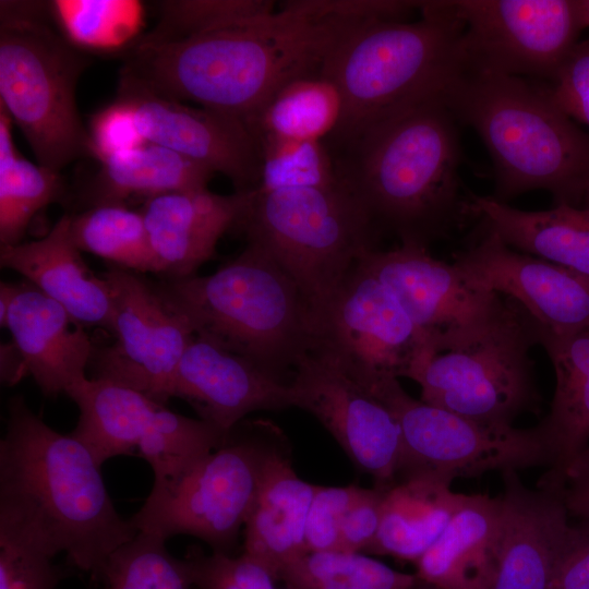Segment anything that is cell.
<instances>
[{"label": "cell", "mask_w": 589, "mask_h": 589, "mask_svg": "<svg viewBox=\"0 0 589 589\" xmlns=\"http://www.w3.org/2000/svg\"><path fill=\"white\" fill-rule=\"evenodd\" d=\"M536 318L507 297L503 312L472 336L420 360L408 378L421 400L478 423L509 428L521 413L537 412L541 397L530 349Z\"/></svg>", "instance_id": "cell-9"}, {"label": "cell", "mask_w": 589, "mask_h": 589, "mask_svg": "<svg viewBox=\"0 0 589 589\" xmlns=\"http://www.w3.org/2000/svg\"><path fill=\"white\" fill-rule=\"evenodd\" d=\"M387 490L360 488L341 526L339 551L363 553L371 545L380 528Z\"/></svg>", "instance_id": "cell-45"}, {"label": "cell", "mask_w": 589, "mask_h": 589, "mask_svg": "<svg viewBox=\"0 0 589 589\" xmlns=\"http://www.w3.org/2000/svg\"><path fill=\"white\" fill-rule=\"evenodd\" d=\"M279 578L294 589H411L416 574L401 573L360 552H309Z\"/></svg>", "instance_id": "cell-33"}, {"label": "cell", "mask_w": 589, "mask_h": 589, "mask_svg": "<svg viewBox=\"0 0 589 589\" xmlns=\"http://www.w3.org/2000/svg\"><path fill=\"white\" fill-rule=\"evenodd\" d=\"M183 314L195 336L241 354L291 382L299 361L317 341L308 301L263 248L248 242L232 261L207 276L155 283Z\"/></svg>", "instance_id": "cell-6"}, {"label": "cell", "mask_w": 589, "mask_h": 589, "mask_svg": "<svg viewBox=\"0 0 589 589\" xmlns=\"http://www.w3.org/2000/svg\"><path fill=\"white\" fill-rule=\"evenodd\" d=\"M92 156L99 163L145 143L130 107L121 99L95 113L88 128Z\"/></svg>", "instance_id": "cell-43"}, {"label": "cell", "mask_w": 589, "mask_h": 589, "mask_svg": "<svg viewBox=\"0 0 589 589\" xmlns=\"http://www.w3.org/2000/svg\"><path fill=\"white\" fill-rule=\"evenodd\" d=\"M170 396L188 401L226 436L253 411L292 407L290 382L199 336L180 360Z\"/></svg>", "instance_id": "cell-20"}, {"label": "cell", "mask_w": 589, "mask_h": 589, "mask_svg": "<svg viewBox=\"0 0 589 589\" xmlns=\"http://www.w3.org/2000/svg\"><path fill=\"white\" fill-rule=\"evenodd\" d=\"M257 143L262 166L256 191L338 183L332 154L324 142L265 139Z\"/></svg>", "instance_id": "cell-37"}, {"label": "cell", "mask_w": 589, "mask_h": 589, "mask_svg": "<svg viewBox=\"0 0 589 589\" xmlns=\"http://www.w3.org/2000/svg\"><path fill=\"white\" fill-rule=\"evenodd\" d=\"M550 589H589V525L574 526Z\"/></svg>", "instance_id": "cell-47"}, {"label": "cell", "mask_w": 589, "mask_h": 589, "mask_svg": "<svg viewBox=\"0 0 589 589\" xmlns=\"http://www.w3.org/2000/svg\"><path fill=\"white\" fill-rule=\"evenodd\" d=\"M213 172L205 167L149 142L115 154L100 163L99 171L81 189L80 209L124 203L132 195H156L207 188Z\"/></svg>", "instance_id": "cell-29"}, {"label": "cell", "mask_w": 589, "mask_h": 589, "mask_svg": "<svg viewBox=\"0 0 589 589\" xmlns=\"http://www.w3.org/2000/svg\"><path fill=\"white\" fill-rule=\"evenodd\" d=\"M98 579L107 589H191L184 558L171 555L163 538L139 532L105 562Z\"/></svg>", "instance_id": "cell-35"}, {"label": "cell", "mask_w": 589, "mask_h": 589, "mask_svg": "<svg viewBox=\"0 0 589 589\" xmlns=\"http://www.w3.org/2000/svg\"><path fill=\"white\" fill-rule=\"evenodd\" d=\"M360 486L316 485L305 525L306 552L339 551L341 526Z\"/></svg>", "instance_id": "cell-40"}, {"label": "cell", "mask_w": 589, "mask_h": 589, "mask_svg": "<svg viewBox=\"0 0 589 589\" xmlns=\"http://www.w3.org/2000/svg\"><path fill=\"white\" fill-rule=\"evenodd\" d=\"M290 387L292 407L313 414L375 486L396 483L400 428L369 387L317 350L299 361Z\"/></svg>", "instance_id": "cell-16"}, {"label": "cell", "mask_w": 589, "mask_h": 589, "mask_svg": "<svg viewBox=\"0 0 589 589\" xmlns=\"http://www.w3.org/2000/svg\"><path fill=\"white\" fill-rule=\"evenodd\" d=\"M444 93V92H443ZM429 96L328 147L338 183L381 233L428 248L473 214L461 194L456 118Z\"/></svg>", "instance_id": "cell-2"}, {"label": "cell", "mask_w": 589, "mask_h": 589, "mask_svg": "<svg viewBox=\"0 0 589 589\" xmlns=\"http://www.w3.org/2000/svg\"><path fill=\"white\" fill-rule=\"evenodd\" d=\"M411 589H444L436 585L419 580Z\"/></svg>", "instance_id": "cell-50"}, {"label": "cell", "mask_w": 589, "mask_h": 589, "mask_svg": "<svg viewBox=\"0 0 589 589\" xmlns=\"http://www.w3.org/2000/svg\"><path fill=\"white\" fill-rule=\"evenodd\" d=\"M467 69L554 79L582 31L575 0H454Z\"/></svg>", "instance_id": "cell-15"}, {"label": "cell", "mask_w": 589, "mask_h": 589, "mask_svg": "<svg viewBox=\"0 0 589 589\" xmlns=\"http://www.w3.org/2000/svg\"><path fill=\"white\" fill-rule=\"evenodd\" d=\"M501 530V497L466 495L438 539L414 563L416 576L444 589H492Z\"/></svg>", "instance_id": "cell-25"}, {"label": "cell", "mask_w": 589, "mask_h": 589, "mask_svg": "<svg viewBox=\"0 0 589 589\" xmlns=\"http://www.w3.org/2000/svg\"><path fill=\"white\" fill-rule=\"evenodd\" d=\"M588 204H589V200H588Z\"/></svg>", "instance_id": "cell-51"}, {"label": "cell", "mask_w": 589, "mask_h": 589, "mask_svg": "<svg viewBox=\"0 0 589 589\" xmlns=\"http://www.w3.org/2000/svg\"><path fill=\"white\" fill-rule=\"evenodd\" d=\"M253 191L221 195L207 188L149 197L141 211L159 274L194 276L211 260L219 239L237 227Z\"/></svg>", "instance_id": "cell-22"}, {"label": "cell", "mask_w": 589, "mask_h": 589, "mask_svg": "<svg viewBox=\"0 0 589 589\" xmlns=\"http://www.w3.org/2000/svg\"><path fill=\"white\" fill-rule=\"evenodd\" d=\"M342 97L324 76L297 79L285 85L247 127L256 141L324 142L338 127Z\"/></svg>", "instance_id": "cell-30"}, {"label": "cell", "mask_w": 589, "mask_h": 589, "mask_svg": "<svg viewBox=\"0 0 589 589\" xmlns=\"http://www.w3.org/2000/svg\"><path fill=\"white\" fill-rule=\"evenodd\" d=\"M419 10L417 22L356 24L336 45L321 75L339 88L344 108L326 146L443 93L465 68L462 25L450 2L420 1Z\"/></svg>", "instance_id": "cell-5"}, {"label": "cell", "mask_w": 589, "mask_h": 589, "mask_svg": "<svg viewBox=\"0 0 589 589\" xmlns=\"http://www.w3.org/2000/svg\"><path fill=\"white\" fill-rule=\"evenodd\" d=\"M0 358V375L3 384H16L26 375L23 360L12 341L1 345Z\"/></svg>", "instance_id": "cell-48"}, {"label": "cell", "mask_w": 589, "mask_h": 589, "mask_svg": "<svg viewBox=\"0 0 589 589\" xmlns=\"http://www.w3.org/2000/svg\"><path fill=\"white\" fill-rule=\"evenodd\" d=\"M356 24L280 5L271 15L203 29L157 21L123 51L119 80L247 125L288 83L321 76L329 55Z\"/></svg>", "instance_id": "cell-1"}, {"label": "cell", "mask_w": 589, "mask_h": 589, "mask_svg": "<svg viewBox=\"0 0 589 589\" xmlns=\"http://www.w3.org/2000/svg\"><path fill=\"white\" fill-rule=\"evenodd\" d=\"M46 10L47 4L38 2L1 1L0 107L38 164L60 172L71 161L92 156L75 99L88 59L48 23Z\"/></svg>", "instance_id": "cell-7"}, {"label": "cell", "mask_w": 589, "mask_h": 589, "mask_svg": "<svg viewBox=\"0 0 589 589\" xmlns=\"http://www.w3.org/2000/svg\"><path fill=\"white\" fill-rule=\"evenodd\" d=\"M537 342L555 371L556 385L563 387L589 376V326L568 335H556L536 320Z\"/></svg>", "instance_id": "cell-44"}, {"label": "cell", "mask_w": 589, "mask_h": 589, "mask_svg": "<svg viewBox=\"0 0 589 589\" xmlns=\"http://www.w3.org/2000/svg\"><path fill=\"white\" fill-rule=\"evenodd\" d=\"M140 275L116 266L103 274L113 298L115 341L96 347L89 365L94 378L130 387L166 405L177 368L195 334L155 283Z\"/></svg>", "instance_id": "cell-14"}, {"label": "cell", "mask_w": 589, "mask_h": 589, "mask_svg": "<svg viewBox=\"0 0 589 589\" xmlns=\"http://www.w3.org/2000/svg\"><path fill=\"white\" fill-rule=\"evenodd\" d=\"M361 262L395 296L430 340L431 353L477 333L507 304V297L469 285L454 264L416 244L368 252Z\"/></svg>", "instance_id": "cell-17"}, {"label": "cell", "mask_w": 589, "mask_h": 589, "mask_svg": "<svg viewBox=\"0 0 589 589\" xmlns=\"http://www.w3.org/2000/svg\"><path fill=\"white\" fill-rule=\"evenodd\" d=\"M236 228L294 280L314 327L352 268L376 249L380 235L358 200L339 183L255 190Z\"/></svg>", "instance_id": "cell-8"}, {"label": "cell", "mask_w": 589, "mask_h": 589, "mask_svg": "<svg viewBox=\"0 0 589 589\" xmlns=\"http://www.w3.org/2000/svg\"><path fill=\"white\" fill-rule=\"evenodd\" d=\"M280 7L315 19H332L353 23L402 20L420 1L404 0H289Z\"/></svg>", "instance_id": "cell-41"}, {"label": "cell", "mask_w": 589, "mask_h": 589, "mask_svg": "<svg viewBox=\"0 0 589 589\" xmlns=\"http://www.w3.org/2000/svg\"><path fill=\"white\" fill-rule=\"evenodd\" d=\"M12 119L0 107V244L22 242L33 217L64 197L60 172L22 157L12 137Z\"/></svg>", "instance_id": "cell-31"}, {"label": "cell", "mask_w": 589, "mask_h": 589, "mask_svg": "<svg viewBox=\"0 0 589 589\" xmlns=\"http://www.w3.org/2000/svg\"><path fill=\"white\" fill-rule=\"evenodd\" d=\"M426 478L396 482L385 495L377 534L364 553L416 563L438 539L466 494Z\"/></svg>", "instance_id": "cell-28"}, {"label": "cell", "mask_w": 589, "mask_h": 589, "mask_svg": "<svg viewBox=\"0 0 589 589\" xmlns=\"http://www.w3.org/2000/svg\"><path fill=\"white\" fill-rule=\"evenodd\" d=\"M370 389L395 416L401 433L396 482L426 478L450 484L456 478L492 470L553 466L538 425L494 428L414 399L398 378L386 377Z\"/></svg>", "instance_id": "cell-12"}, {"label": "cell", "mask_w": 589, "mask_h": 589, "mask_svg": "<svg viewBox=\"0 0 589 589\" xmlns=\"http://www.w3.org/2000/svg\"><path fill=\"white\" fill-rule=\"evenodd\" d=\"M193 587L197 589H294L254 557L190 548L184 556Z\"/></svg>", "instance_id": "cell-39"}, {"label": "cell", "mask_w": 589, "mask_h": 589, "mask_svg": "<svg viewBox=\"0 0 589 589\" xmlns=\"http://www.w3.org/2000/svg\"><path fill=\"white\" fill-rule=\"evenodd\" d=\"M553 466L564 468L589 447V376L563 387H555L551 410L538 424Z\"/></svg>", "instance_id": "cell-38"}, {"label": "cell", "mask_w": 589, "mask_h": 589, "mask_svg": "<svg viewBox=\"0 0 589 589\" xmlns=\"http://www.w3.org/2000/svg\"><path fill=\"white\" fill-rule=\"evenodd\" d=\"M55 556L33 528L0 512V589H55L67 575Z\"/></svg>", "instance_id": "cell-36"}, {"label": "cell", "mask_w": 589, "mask_h": 589, "mask_svg": "<svg viewBox=\"0 0 589 589\" xmlns=\"http://www.w3.org/2000/svg\"><path fill=\"white\" fill-rule=\"evenodd\" d=\"M502 530L492 589H550L574 526L560 494L531 490L514 469L502 472Z\"/></svg>", "instance_id": "cell-21"}, {"label": "cell", "mask_w": 589, "mask_h": 589, "mask_svg": "<svg viewBox=\"0 0 589 589\" xmlns=\"http://www.w3.org/2000/svg\"><path fill=\"white\" fill-rule=\"evenodd\" d=\"M457 121L473 128L495 169L494 199L531 190L556 205L589 200V135L540 88L522 77L467 69L443 93Z\"/></svg>", "instance_id": "cell-4"}, {"label": "cell", "mask_w": 589, "mask_h": 589, "mask_svg": "<svg viewBox=\"0 0 589 589\" xmlns=\"http://www.w3.org/2000/svg\"><path fill=\"white\" fill-rule=\"evenodd\" d=\"M117 98L130 107L144 141L226 176L236 192L257 189L261 149L241 120L167 99L120 80Z\"/></svg>", "instance_id": "cell-18"}, {"label": "cell", "mask_w": 589, "mask_h": 589, "mask_svg": "<svg viewBox=\"0 0 589 589\" xmlns=\"http://www.w3.org/2000/svg\"><path fill=\"white\" fill-rule=\"evenodd\" d=\"M313 350L366 387L407 377L430 340L390 290L359 261L315 320Z\"/></svg>", "instance_id": "cell-13"}, {"label": "cell", "mask_w": 589, "mask_h": 589, "mask_svg": "<svg viewBox=\"0 0 589 589\" xmlns=\"http://www.w3.org/2000/svg\"><path fill=\"white\" fill-rule=\"evenodd\" d=\"M548 88L553 103L570 119L589 125V39L577 43Z\"/></svg>", "instance_id": "cell-42"}, {"label": "cell", "mask_w": 589, "mask_h": 589, "mask_svg": "<svg viewBox=\"0 0 589 589\" xmlns=\"http://www.w3.org/2000/svg\"><path fill=\"white\" fill-rule=\"evenodd\" d=\"M538 486L556 491L569 516L589 525V447L560 470L549 469Z\"/></svg>", "instance_id": "cell-46"}, {"label": "cell", "mask_w": 589, "mask_h": 589, "mask_svg": "<svg viewBox=\"0 0 589 589\" xmlns=\"http://www.w3.org/2000/svg\"><path fill=\"white\" fill-rule=\"evenodd\" d=\"M17 285L10 283H1L0 285V324L5 327L9 309L12 304L16 292Z\"/></svg>", "instance_id": "cell-49"}, {"label": "cell", "mask_w": 589, "mask_h": 589, "mask_svg": "<svg viewBox=\"0 0 589 589\" xmlns=\"http://www.w3.org/2000/svg\"><path fill=\"white\" fill-rule=\"evenodd\" d=\"M48 8L58 31L82 51H124L139 38L144 15L137 1L58 0Z\"/></svg>", "instance_id": "cell-34"}, {"label": "cell", "mask_w": 589, "mask_h": 589, "mask_svg": "<svg viewBox=\"0 0 589 589\" xmlns=\"http://www.w3.org/2000/svg\"><path fill=\"white\" fill-rule=\"evenodd\" d=\"M70 235L81 252L101 257L112 266L159 274L144 216L124 203L99 204L70 214Z\"/></svg>", "instance_id": "cell-32"}, {"label": "cell", "mask_w": 589, "mask_h": 589, "mask_svg": "<svg viewBox=\"0 0 589 589\" xmlns=\"http://www.w3.org/2000/svg\"><path fill=\"white\" fill-rule=\"evenodd\" d=\"M285 438L272 450L254 505L244 525L243 553L279 576L306 554L305 525L315 484L294 471Z\"/></svg>", "instance_id": "cell-26"}, {"label": "cell", "mask_w": 589, "mask_h": 589, "mask_svg": "<svg viewBox=\"0 0 589 589\" xmlns=\"http://www.w3.org/2000/svg\"><path fill=\"white\" fill-rule=\"evenodd\" d=\"M65 394L80 411L71 434L100 467L120 455L144 458L154 472L151 497L170 491L229 437L200 418L173 412L143 393L107 380L84 376Z\"/></svg>", "instance_id": "cell-10"}, {"label": "cell", "mask_w": 589, "mask_h": 589, "mask_svg": "<svg viewBox=\"0 0 589 589\" xmlns=\"http://www.w3.org/2000/svg\"><path fill=\"white\" fill-rule=\"evenodd\" d=\"M454 256L469 285L514 299L552 333L568 335L589 326V278L519 253L488 231Z\"/></svg>", "instance_id": "cell-19"}, {"label": "cell", "mask_w": 589, "mask_h": 589, "mask_svg": "<svg viewBox=\"0 0 589 589\" xmlns=\"http://www.w3.org/2000/svg\"><path fill=\"white\" fill-rule=\"evenodd\" d=\"M470 199L473 214L505 244L589 278V206L560 204L527 212L493 196L471 194Z\"/></svg>", "instance_id": "cell-27"}, {"label": "cell", "mask_w": 589, "mask_h": 589, "mask_svg": "<svg viewBox=\"0 0 589 589\" xmlns=\"http://www.w3.org/2000/svg\"><path fill=\"white\" fill-rule=\"evenodd\" d=\"M0 510L32 527L72 566L97 577L139 532L116 510L100 466L72 434L34 413L22 396L8 404L0 442Z\"/></svg>", "instance_id": "cell-3"}, {"label": "cell", "mask_w": 589, "mask_h": 589, "mask_svg": "<svg viewBox=\"0 0 589 589\" xmlns=\"http://www.w3.org/2000/svg\"><path fill=\"white\" fill-rule=\"evenodd\" d=\"M26 371L47 397L86 375L96 346L67 310L34 285H17L5 327Z\"/></svg>", "instance_id": "cell-23"}, {"label": "cell", "mask_w": 589, "mask_h": 589, "mask_svg": "<svg viewBox=\"0 0 589 589\" xmlns=\"http://www.w3.org/2000/svg\"><path fill=\"white\" fill-rule=\"evenodd\" d=\"M0 263L62 305L76 324L111 333V288L103 275H94L83 261L70 235V214L62 215L38 240L1 247Z\"/></svg>", "instance_id": "cell-24"}, {"label": "cell", "mask_w": 589, "mask_h": 589, "mask_svg": "<svg viewBox=\"0 0 589 589\" xmlns=\"http://www.w3.org/2000/svg\"><path fill=\"white\" fill-rule=\"evenodd\" d=\"M284 438L268 421L251 422V434L233 436L189 470L168 492L151 497L130 521L137 532L164 540L189 534L213 552L230 554L254 505L267 459Z\"/></svg>", "instance_id": "cell-11"}]
</instances>
